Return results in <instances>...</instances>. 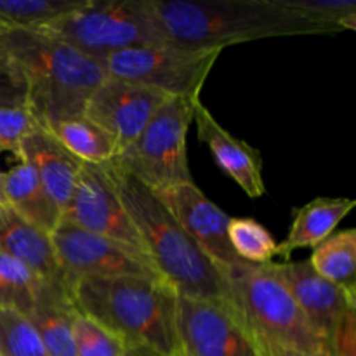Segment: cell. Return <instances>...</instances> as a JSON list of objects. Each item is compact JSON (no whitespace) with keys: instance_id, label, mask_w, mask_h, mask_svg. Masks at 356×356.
<instances>
[{"instance_id":"1","label":"cell","mask_w":356,"mask_h":356,"mask_svg":"<svg viewBox=\"0 0 356 356\" xmlns=\"http://www.w3.org/2000/svg\"><path fill=\"white\" fill-rule=\"evenodd\" d=\"M162 44L207 51L245 42L336 33L278 0H149Z\"/></svg>"},{"instance_id":"2","label":"cell","mask_w":356,"mask_h":356,"mask_svg":"<svg viewBox=\"0 0 356 356\" xmlns=\"http://www.w3.org/2000/svg\"><path fill=\"white\" fill-rule=\"evenodd\" d=\"M0 59L26 83V110L37 125L83 115L87 99L106 79L103 63L40 31H0Z\"/></svg>"},{"instance_id":"3","label":"cell","mask_w":356,"mask_h":356,"mask_svg":"<svg viewBox=\"0 0 356 356\" xmlns=\"http://www.w3.org/2000/svg\"><path fill=\"white\" fill-rule=\"evenodd\" d=\"M73 306L127 348L179 356L177 294L160 277L79 278L65 282Z\"/></svg>"},{"instance_id":"4","label":"cell","mask_w":356,"mask_h":356,"mask_svg":"<svg viewBox=\"0 0 356 356\" xmlns=\"http://www.w3.org/2000/svg\"><path fill=\"white\" fill-rule=\"evenodd\" d=\"M106 170L159 277L183 298L228 299L221 271L188 236L162 198L115 163H106Z\"/></svg>"},{"instance_id":"5","label":"cell","mask_w":356,"mask_h":356,"mask_svg":"<svg viewBox=\"0 0 356 356\" xmlns=\"http://www.w3.org/2000/svg\"><path fill=\"white\" fill-rule=\"evenodd\" d=\"M228 301L261 348L329 355L278 275L275 263L238 268L225 277Z\"/></svg>"},{"instance_id":"6","label":"cell","mask_w":356,"mask_h":356,"mask_svg":"<svg viewBox=\"0 0 356 356\" xmlns=\"http://www.w3.org/2000/svg\"><path fill=\"white\" fill-rule=\"evenodd\" d=\"M38 31L97 61L129 47L162 44L149 0H83Z\"/></svg>"},{"instance_id":"7","label":"cell","mask_w":356,"mask_h":356,"mask_svg":"<svg viewBox=\"0 0 356 356\" xmlns=\"http://www.w3.org/2000/svg\"><path fill=\"white\" fill-rule=\"evenodd\" d=\"M197 101L167 97L138 138L120 149L111 163L155 193L191 183L186 138Z\"/></svg>"},{"instance_id":"8","label":"cell","mask_w":356,"mask_h":356,"mask_svg":"<svg viewBox=\"0 0 356 356\" xmlns=\"http://www.w3.org/2000/svg\"><path fill=\"white\" fill-rule=\"evenodd\" d=\"M221 52L219 49L190 51L152 44L113 52L101 63L110 79L139 83L167 97L197 101Z\"/></svg>"},{"instance_id":"9","label":"cell","mask_w":356,"mask_h":356,"mask_svg":"<svg viewBox=\"0 0 356 356\" xmlns=\"http://www.w3.org/2000/svg\"><path fill=\"white\" fill-rule=\"evenodd\" d=\"M176 329L179 356H263L228 299L177 296Z\"/></svg>"},{"instance_id":"10","label":"cell","mask_w":356,"mask_h":356,"mask_svg":"<svg viewBox=\"0 0 356 356\" xmlns=\"http://www.w3.org/2000/svg\"><path fill=\"white\" fill-rule=\"evenodd\" d=\"M63 280L110 277H159L148 257L120 242L86 232L68 221L51 233Z\"/></svg>"},{"instance_id":"11","label":"cell","mask_w":356,"mask_h":356,"mask_svg":"<svg viewBox=\"0 0 356 356\" xmlns=\"http://www.w3.org/2000/svg\"><path fill=\"white\" fill-rule=\"evenodd\" d=\"M63 221L145 254L141 240L111 183L106 163L94 165L82 162L72 198L63 212Z\"/></svg>"},{"instance_id":"12","label":"cell","mask_w":356,"mask_h":356,"mask_svg":"<svg viewBox=\"0 0 356 356\" xmlns=\"http://www.w3.org/2000/svg\"><path fill=\"white\" fill-rule=\"evenodd\" d=\"M156 195L176 216L179 225L205 254V257L221 271L222 277H228L235 270L245 266V263L235 256L229 245L226 233L229 216L211 198H207V195L193 181L163 190Z\"/></svg>"},{"instance_id":"13","label":"cell","mask_w":356,"mask_h":356,"mask_svg":"<svg viewBox=\"0 0 356 356\" xmlns=\"http://www.w3.org/2000/svg\"><path fill=\"white\" fill-rule=\"evenodd\" d=\"M165 99L148 87L106 76L87 99L83 117L106 131L120 152L138 138Z\"/></svg>"},{"instance_id":"14","label":"cell","mask_w":356,"mask_h":356,"mask_svg":"<svg viewBox=\"0 0 356 356\" xmlns=\"http://www.w3.org/2000/svg\"><path fill=\"white\" fill-rule=\"evenodd\" d=\"M275 268L291 291L294 301L298 302L309 329L330 355L329 341L334 327L344 308L348 305H356V301L348 299L337 285L320 277L308 259L275 264Z\"/></svg>"},{"instance_id":"15","label":"cell","mask_w":356,"mask_h":356,"mask_svg":"<svg viewBox=\"0 0 356 356\" xmlns=\"http://www.w3.org/2000/svg\"><path fill=\"white\" fill-rule=\"evenodd\" d=\"M193 122L197 125L198 139L207 146L219 169L235 181L249 198L264 197L266 184L259 149L226 131L200 99L195 103Z\"/></svg>"},{"instance_id":"16","label":"cell","mask_w":356,"mask_h":356,"mask_svg":"<svg viewBox=\"0 0 356 356\" xmlns=\"http://www.w3.org/2000/svg\"><path fill=\"white\" fill-rule=\"evenodd\" d=\"M16 156L33 167L42 186L63 214L72 198L82 162L75 159L51 131L37 124L23 138Z\"/></svg>"},{"instance_id":"17","label":"cell","mask_w":356,"mask_h":356,"mask_svg":"<svg viewBox=\"0 0 356 356\" xmlns=\"http://www.w3.org/2000/svg\"><path fill=\"white\" fill-rule=\"evenodd\" d=\"M0 254L23 263L45 282L63 278L51 236L24 221L7 205L0 207Z\"/></svg>"},{"instance_id":"18","label":"cell","mask_w":356,"mask_h":356,"mask_svg":"<svg viewBox=\"0 0 356 356\" xmlns=\"http://www.w3.org/2000/svg\"><path fill=\"white\" fill-rule=\"evenodd\" d=\"M3 204L17 216L51 236L63 221V214L30 163L19 160L9 172L2 174Z\"/></svg>"},{"instance_id":"19","label":"cell","mask_w":356,"mask_h":356,"mask_svg":"<svg viewBox=\"0 0 356 356\" xmlns=\"http://www.w3.org/2000/svg\"><path fill=\"white\" fill-rule=\"evenodd\" d=\"M72 313L73 302L65 280L44 282L28 318L33 323L47 356H75Z\"/></svg>"},{"instance_id":"20","label":"cell","mask_w":356,"mask_h":356,"mask_svg":"<svg viewBox=\"0 0 356 356\" xmlns=\"http://www.w3.org/2000/svg\"><path fill=\"white\" fill-rule=\"evenodd\" d=\"M355 205L353 198L318 197L296 209L291 229L284 242L278 243V256L289 259L298 249H315L336 232Z\"/></svg>"},{"instance_id":"21","label":"cell","mask_w":356,"mask_h":356,"mask_svg":"<svg viewBox=\"0 0 356 356\" xmlns=\"http://www.w3.org/2000/svg\"><path fill=\"white\" fill-rule=\"evenodd\" d=\"M309 264L313 270L337 285L348 299L356 301V229L332 233L313 249Z\"/></svg>"},{"instance_id":"22","label":"cell","mask_w":356,"mask_h":356,"mask_svg":"<svg viewBox=\"0 0 356 356\" xmlns=\"http://www.w3.org/2000/svg\"><path fill=\"white\" fill-rule=\"evenodd\" d=\"M51 132L75 159L83 163L104 165L118 153L115 139L83 115L59 122Z\"/></svg>"},{"instance_id":"23","label":"cell","mask_w":356,"mask_h":356,"mask_svg":"<svg viewBox=\"0 0 356 356\" xmlns=\"http://www.w3.org/2000/svg\"><path fill=\"white\" fill-rule=\"evenodd\" d=\"M83 0H0V31H38Z\"/></svg>"},{"instance_id":"24","label":"cell","mask_w":356,"mask_h":356,"mask_svg":"<svg viewBox=\"0 0 356 356\" xmlns=\"http://www.w3.org/2000/svg\"><path fill=\"white\" fill-rule=\"evenodd\" d=\"M44 282L23 263L0 254V308L14 309L28 316Z\"/></svg>"},{"instance_id":"25","label":"cell","mask_w":356,"mask_h":356,"mask_svg":"<svg viewBox=\"0 0 356 356\" xmlns=\"http://www.w3.org/2000/svg\"><path fill=\"white\" fill-rule=\"evenodd\" d=\"M228 240L242 263L261 266L271 264L278 256V243L261 222L252 218H229Z\"/></svg>"},{"instance_id":"26","label":"cell","mask_w":356,"mask_h":356,"mask_svg":"<svg viewBox=\"0 0 356 356\" xmlns=\"http://www.w3.org/2000/svg\"><path fill=\"white\" fill-rule=\"evenodd\" d=\"M0 356H47L26 315L0 308Z\"/></svg>"},{"instance_id":"27","label":"cell","mask_w":356,"mask_h":356,"mask_svg":"<svg viewBox=\"0 0 356 356\" xmlns=\"http://www.w3.org/2000/svg\"><path fill=\"white\" fill-rule=\"evenodd\" d=\"M72 336L75 356H124L125 346L115 334L73 306Z\"/></svg>"},{"instance_id":"28","label":"cell","mask_w":356,"mask_h":356,"mask_svg":"<svg viewBox=\"0 0 356 356\" xmlns=\"http://www.w3.org/2000/svg\"><path fill=\"white\" fill-rule=\"evenodd\" d=\"M285 9L315 23L332 28L336 33L356 30L355 0H278Z\"/></svg>"},{"instance_id":"29","label":"cell","mask_w":356,"mask_h":356,"mask_svg":"<svg viewBox=\"0 0 356 356\" xmlns=\"http://www.w3.org/2000/svg\"><path fill=\"white\" fill-rule=\"evenodd\" d=\"M33 125V118L24 106H0V153L16 155L21 141Z\"/></svg>"},{"instance_id":"30","label":"cell","mask_w":356,"mask_h":356,"mask_svg":"<svg viewBox=\"0 0 356 356\" xmlns=\"http://www.w3.org/2000/svg\"><path fill=\"white\" fill-rule=\"evenodd\" d=\"M330 356H356V305L341 313L329 341Z\"/></svg>"},{"instance_id":"31","label":"cell","mask_w":356,"mask_h":356,"mask_svg":"<svg viewBox=\"0 0 356 356\" xmlns=\"http://www.w3.org/2000/svg\"><path fill=\"white\" fill-rule=\"evenodd\" d=\"M0 106L26 108V83L10 63L0 59Z\"/></svg>"},{"instance_id":"32","label":"cell","mask_w":356,"mask_h":356,"mask_svg":"<svg viewBox=\"0 0 356 356\" xmlns=\"http://www.w3.org/2000/svg\"><path fill=\"white\" fill-rule=\"evenodd\" d=\"M263 356H327V355H316V353H305V351L287 350V348H261Z\"/></svg>"},{"instance_id":"33","label":"cell","mask_w":356,"mask_h":356,"mask_svg":"<svg viewBox=\"0 0 356 356\" xmlns=\"http://www.w3.org/2000/svg\"><path fill=\"white\" fill-rule=\"evenodd\" d=\"M124 356H156V355L152 353V351L145 350V348H127Z\"/></svg>"},{"instance_id":"34","label":"cell","mask_w":356,"mask_h":356,"mask_svg":"<svg viewBox=\"0 0 356 356\" xmlns=\"http://www.w3.org/2000/svg\"><path fill=\"white\" fill-rule=\"evenodd\" d=\"M2 170H0V207H2V205H6L3 204V197H2Z\"/></svg>"}]
</instances>
